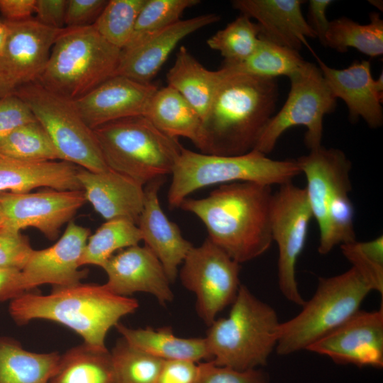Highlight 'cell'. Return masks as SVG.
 <instances>
[{
    "label": "cell",
    "mask_w": 383,
    "mask_h": 383,
    "mask_svg": "<svg viewBox=\"0 0 383 383\" xmlns=\"http://www.w3.org/2000/svg\"><path fill=\"white\" fill-rule=\"evenodd\" d=\"M141 240V232L135 223L126 219L106 221L89 235L80 266L96 265L102 268L117 250L138 245Z\"/></svg>",
    "instance_id": "d6a6232c"
},
{
    "label": "cell",
    "mask_w": 383,
    "mask_h": 383,
    "mask_svg": "<svg viewBox=\"0 0 383 383\" xmlns=\"http://www.w3.org/2000/svg\"><path fill=\"white\" fill-rule=\"evenodd\" d=\"M333 2L331 0H310L309 1L307 22L316 34V38L325 46V37L330 21L326 10Z\"/></svg>",
    "instance_id": "bcb514c9"
},
{
    "label": "cell",
    "mask_w": 383,
    "mask_h": 383,
    "mask_svg": "<svg viewBox=\"0 0 383 383\" xmlns=\"http://www.w3.org/2000/svg\"><path fill=\"white\" fill-rule=\"evenodd\" d=\"M35 121L29 106L14 93L0 98V143L18 128Z\"/></svg>",
    "instance_id": "b9f144b4"
},
{
    "label": "cell",
    "mask_w": 383,
    "mask_h": 383,
    "mask_svg": "<svg viewBox=\"0 0 383 383\" xmlns=\"http://www.w3.org/2000/svg\"><path fill=\"white\" fill-rule=\"evenodd\" d=\"M86 201L82 190L48 189L27 193L2 192H0V213L5 227L18 231L34 228L52 240Z\"/></svg>",
    "instance_id": "5bb4252c"
},
{
    "label": "cell",
    "mask_w": 383,
    "mask_h": 383,
    "mask_svg": "<svg viewBox=\"0 0 383 383\" xmlns=\"http://www.w3.org/2000/svg\"><path fill=\"white\" fill-rule=\"evenodd\" d=\"M306 62L299 51L274 43L260 36L254 52L245 60L221 68L230 74H245L262 78H288Z\"/></svg>",
    "instance_id": "1f68e13d"
},
{
    "label": "cell",
    "mask_w": 383,
    "mask_h": 383,
    "mask_svg": "<svg viewBox=\"0 0 383 383\" xmlns=\"http://www.w3.org/2000/svg\"><path fill=\"white\" fill-rule=\"evenodd\" d=\"M182 265L178 272L181 282L195 294L196 312L209 326L236 298L240 264L207 238L191 248Z\"/></svg>",
    "instance_id": "4fadbf2b"
},
{
    "label": "cell",
    "mask_w": 383,
    "mask_h": 383,
    "mask_svg": "<svg viewBox=\"0 0 383 383\" xmlns=\"http://www.w3.org/2000/svg\"><path fill=\"white\" fill-rule=\"evenodd\" d=\"M330 357L338 364L357 367L383 366V306L359 310L307 350Z\"/></svg>",
    "instance_id": "9a60e30c"
},
{
    "label": "cell",
    "mask_w": 383,
    "mask_h": 383,
    "mask_svg": "<svg viewBox=\"0 0 383 383\" xmlns=\"http://www.w3.org/2000/svg\"><path fill=\"white\" fill-rule=\"evenodd\" d=\"M157 89L152 82L116 74L72 102L84 121L94 130L111 121L145 116Z\"/></svg>",
    "instance_id": "e0dca14e"
},
{
    "label": "cell",
    "mask_w": 383,
    "mask_h": 383,
    "mask_svg": "<svg viewBox=\"0 0 383 383\" xmlns=\"http://www.w3.org/2000/svg\"><path fill=\"white\" fill-rule=\"evenodd\" d=\"M312 213L304 188L292 182L279 186L272 194L270 226L272 242L278 249L277 280L282 295L302 306L305 300L299 290L296 267L308 235Z\"/></svg>",
    "instance_id": "7c38bea8"
},
{
    "label": "cell",
    "mask_w": 383,
    "mask_h": 383,
    "mask_svg": "<svg viewBox=\"0 0 383 383\" xmlns=\"http://www.w3.org/2000/svg\"><path fill=\"white\" fill-rule=\"evenodd\" d=\"M121 52L93 25L65 28L57 35L37 82L57 95L76 100L116 75Z\"/></svg>",
    "instance_id": "5b68a950"
},
{
    "label": "cell",
    "mask_w": 383,
    "mask_h": 383,
    "mask_svg": "<svg viewBox=\"0 0 383 383\" xmlns=\"http://www.w3.org/2000/svg\"><path fill=\"white\" fill-rule=\"evenodd\" d=\"M34 249L21 231L0 228V268L22 270Z\"/></svg>",
    "instance_id": "60d3db41"
},
{
    "label": "cell",
    "mask_w": 383,
    "mask_h": 383,
    "mask_svg": "<svg viewBox=\"0 0 383 383\" xmlns=\"http://www.w3.org/2000/svg\"><path fill=\"white\" fill-rule=\"evenodd\" d=\"M90 235L89 228L71 221L54 245L34 250L21 270L26 292L43 284L62 287L81 282L87 272L79 270L80 260Z\"/></svg>",
    "instance_id": "ac0fdd59"
},
{
    "label": "cell",
    "mask_w": 383,
    "mask_h": 383,
    "mask_svg": "<svg viewBox=\"0 0 383 383\" xmlns=\"http://www.w3.org/2000/svg\"><path fill=\"white\" fill-rule=\"evenodd\" d=\"M0 153L28 161L61 160L50 137L37 120L8 135L0 143Z\"/></svg>",
    "instance_id": "e575fe53"
},
{
    "label": "cell",
    "mask_w": 383,
    "mask_h": 383,
    "mask_svg": "<svg viewBox=\"0 0 383 383\" xmlns=\"http://www.w3.org/2000/svg\"><path fill=\"white\" fill-rule=\"evenodd\" d=\"M272 187L249 182L221 184L201 199L186 198L179 208L204 224L208 238L238 262L263 255L272 243Z\"/></svg>",
    "instance_id": "6da1fadb"
},
{
    "label": "cell",
    "mask_w": 383,
    "mask_h": 383,
    "mask_svg": "<svg viewBox=\"0 0 383 383\" xmlns=\"http://www.w3.org/2000/svg\"><path fill=\"white\" fill-rule=\"evenodd\" d=\"M164 177L148 183L144 204L137 226L142 240L158 258L171 282L178 276L179 267L194 246L186 240L178 227L162 211L158 193Z\"/></svg>",
    "instance_id": "7402d4cb"
},
{
    "label": "cell",
    "mask_w": 383,
    "mask_h": 383,
    "mask_svg": "<svg viewBox=\"0 0 383 383\" xmlns=\"http://www.w3.org/2000/svg\"><path fill=\"white\" fill-rule=\"evenodd\" d=\"M369 3L373 5L374 6L377 7V9H381V11H382L383 4L382 1H379V0L369 1Z\"/></svg>",
    "instance_id": "816d5d0a"
},
{
    "label": "cell",
    "mask_w": 383,
    "mask_h": 383,
    "mask_svg": "<svg viewBox=\"0 0 383 383\" xmlns=\"http://www.w3.org/2000/svg\"><path fill=\"white\" fill-rule=\"evenodd\" d=\"M14 94L27 104L45 129L61 160L94 172L109 169L94 131L82 118L72 101L51 92L38 82L18 87Z\"/></svg>",
    "instance_id": "9c48e42d"
},
{
    "label": "cell",
    "mask_w": 383,
    "mask_h": 383,
    "mask_svg": "<svg viewBox=\"0 0 383 383\" xmlns=\"http://www.w3.org/2000/svg\"><path fill=\"white\" fill-rule=\"evenodd\" d=\"M17 85L0 70V98L14 93Z\"/></svg>",
    "instance_id": "681fc988"
},
{
    "label": "cell",
    "mask_w": 383,
    "mask_h": 383,
    "mask_svg": "<svg viewBox=\"0 0 383 383\" xmlns=\"http://www.w3.org/2000/svg\"><path fill=\"white\" fill-rule=\"evenodd\" d=\"M165 134L184 137L201 152L203 149V121L197 111L174 89L158 88L145 116Z\"/></svg>",
    "instance_id": "4316f807"
},
{
    "label": "cell",
    "mask_w": 383,
    "mask_h": 383,
    "mask_svg": "<svg viewBox=\"0 0 383 383\" xmlns=\"http://www.w3.org/2000/svg\"><path fill=\"white\" fill-rule=\"evenodd\" d=\"M26 292L21 270L0 268V301H11Z\"/></svg>",
    "instance_id": "7dc6e473"
},
{
    "label": "cell",
    "mask_w": 383,
    "mask_h": 383,
    "mask_svg": "<svg viewBox=\"0 0 383 383\" xmlns=\"http://www.w3.org/2000/svg\"><path fill=\"white\" fill-rule=\"evenodd\" d=\"M108 1L67 0L65 28H77L94 23Z\"/></svg>",
    "instance_id": "7bdbcfd3"
},
{
    "label": "cell",
    "mask_w": 383,
    "mask_h": 383,
    "mask_svg": "<svg viewBox=\"0 0 383 383\" xmlns=\"http://www.w3.org/2000/svg\"><path fill=\"white\" fill-rule=\"evenodd\" d=\"M102 268L108 277L104 286L115 294L129 297L135 292H145L162 305L174 299L171 282L161 262L145 245L120 250Z\"/></svg>",
    "instance_id": "d6986e66"
},
{
    "label": "cell",
    "mask_w": 383,
    "mask_h": 383,
    "mask_svg": "<svg viewBox=\"0 0 383 383\" xmlns=\"http://www.w3.org/2000/svg\"><path fill=\"white\" fill-rule=\"evenodd\" d=\"M79 167L65 160L28 161L0 153V192L27 193L40 187L82 190Z\"/></svg>",
    "instance_id": "d4e9b609"
},
{
    "label": "cell",
    "mask_w": 383,
    "mask_h": 383,
    "mask_svg": "<svg viewBox=\"0 0 383 383\" xmlns=\"http://www.w3.org/2000/svg\"><path fill=\"white\" fill-rule=\"evenodd\" d=\"M198 365L185 360H164L155 383H194Z\"/></svg>",
    "instance_id": "ee69618b"
},
{
    "label": "cell",
    "mask_w": 383,
    "mask_h": 383,
    "mask_svg": "<svg viewBox=\"0 0 383 383\" xmlns=\"http://www.w3.org/2000/svg\"><path fill=\"white\" fill-rule=\"evenodd\" d=\"M197 365L194 383H268L266 374L257 369L237 370L216 365L211 360Z\"/></svg>",
    "instance_id": "ab89813d"
},
{
    "label": "cell",
    "mask_w": 383,
    "mask_h": 383,
    "mask_svg": "<svg viewBox=\"0 0 383 383\" xmlns=\"http://www.w3.org/2000/svg\"><path fill=\"white\" fill-rule=\"evenodd\" d=\"M110 355L116 383H155L164 361L131 346L123 338Z\"/></svg>",
    "instance_id": "8d00e7d4"
},
{
    "label": "cell",
    "mask_w": 383,
    "mask_h": 383,
    "mask_svg": "<svg viewBox=\"0 0 383 383\" xmlns=\"http://www.w3.org/2000/svg\"><path fill=\"white\" fill-rule=\"evenodd\" d=\"M223 70L225 77L203 120L201 152L240 155L254 149L274 116L279 87L277 79L230 74Z\"/></svg>",
    "instance_id": "7a4b0ae2"
},
{
    "label": "cell",
    "mask_w": 383,
    "mask_h": 383,
    "mask_svg": "<svg viewBox=\"0 0 383 383\" xmlns=\"http://www.w3.org/2000/svg\"><path fill=\"white\" fill-rule=\"evenodd\" d=\"M36 0H0V13L6 21H21L33 18Z\"/></svg>",
    "instance_id": "c3c4849f"
},
{
    "label": "cell",
    "mask_w": 383,
    "mask_h": 383,
    "mask_svg": "<svg viewBox=\"0 0 383 383\" xmlns=\"http://www.w3.org/2000/svg\"><path fill=\"white\" fill-rule=\"evenodd\" d=\"M3 227H5L4 226V221L2 216H1V215L0 213V228H3Z\"/></svg>",
    "instance_id": "f5cc1de1"
},
{
    "label": "cell",
    "mask_w": 383,
    "mask_h": 383,
    "mask_svg": "<svg viewBox=\"0 0 383 383\" xmlns=\"http://www.w3.org/2000/svg\"><path fill=\"white\" fill-rule=\"evenodd\" d=\"M7 34V27L4 20L0 18V50L1 49L5 41Z\"/></svg>",
    "instance_id": "f907efd6"
},
{
    "label": "cell",
    "mask_w": 383,
    "mask_h": 383,
    "mask_svg": "<svg viewBox=\"0 0 383 383\" xmlns=\"http://www.w3.org/2000/svg\"><path fill=\"white\" fill-rule=\"evenodd\" d=\"M289 79L290 89L285 103L267 123L253 149L266 155L286 131L296 126L306 128L304 141L310 150L321 146L323 118L337 105L316 65L306 61Z\"/></svg>",
    "instance_id": "30bf717a"
},
{
    "label": "cell",
    "mask_w": 383,
    "mask_h": 383,
    "mask_svg": "<svg viewBox=\"0 0 383 383\" xmlns=\"http://www.w3.org/2000/svg\"><path fill=\"white\" fill-rule=\"evenodd\" d=\"M225 75L222 68L206 69L182 45L167 73V85L177 91L203 121Z\"/></svg>",
    "instance_id": "484cf974"
},
{
    "label": "cell",
    "mask_w": 383,
    "mask_h": 383,
    "mask_svg": "<svg viewBox=\"0 0 383 383\" xmlns=\"http://www.w3.org/2000/svg\"><path fill=\"white\" fill-rule=\"evenodd\" d=\"M116 328L131 346L163 360H211L205 338H180L170 327L132 328L120 323Z\"/></svg>",
    "instance_id": "83f0119b"
},
{
    "label": "cell",
    "mask_w": 383,
    "mask_h": 383,
    "mask_svg": "<svg viewBox=\"0 0 383 383\" xmlns=\"http://www.w3.org/2000/svg\"><path fill=\"white\" fill-rule=\"evenodd\" d=\"M77 177L86 200L106 221L126 219L138 223L144 204L143 184L110 168L94 172L79 167Z\"/></svg>",
    "instance_id": "603a6c76"
},
{
    "label": "cell",
    "mask_w": 383,
    "mask_h": 383,
    "mask_svg": "<svg viewBox=\"0 0 383 383\" xmlns=\"http://www.w3.org/2000/svg\"><path fill=\"white\" fill-rule=\"evenodd\" d=\"M67 0H36L35 18L41 23L58 30L65 28Z\"/></svg>",
    "instance_id": "f6af8a7d"
},
{
    "label": "cell",
    "mask_w": 383,
    "mask_h": 383,
    "mask_svg": "<svg viewBox=\"0 0 383 383\" xmlns=\"http://www.w3.org/2000/svg\"><path fill=\"white\" fill-rule=\"evenodd\" d=\"M308 202L318 224L319 235L329 227L344 228L354 221V207L349 197L352 190V163L340 149L322 145L296 159Z\"/></svg>",
    "instance_id": "8fae6325"
},
{
    "label": "cell",
    "mask_w": 383,
    "mask_h": 383,
    "mask_svg": "<svg viewBox=\"0 0 383 383\" xmlns=\"http://www.w3.org/2000/svg\"><path fill=\"white\" fill-rule=\"evenodd\" d=\"M372 291L352 267L340 274L320 277L315 293L301 311L281 322L275 351L287 355L306 350L359 311Z\"/></svg>",
    "instance_id": "ba28073f"
},
{
    "label": "cell",
    "mask_w": 383,
    "mask_h": 383,
    "mask_svg": "<svg viewBox=\"0 0 383 383\" xmlns=\"http://www.w3.org/2000/svg\"><path fill=\"white\" fill-rule=\"evenodd\" d=\"M60 355L30 352L16 340L0 336V383H49Z\"/></svg>",
    "instance_id": "f1b7e54d"
},
{
    "label": "cell",
    "mask_w": 383,
    "mask_h": 383,
    "mask_svg": "<svg viewBox=\"0 0 383 383\" xmlns=\"http://www.w3.org/2000/svg\"><path fill=\"white\" fill-rule=\"evenodd\" d=\"M300 174L296 160H273L255 150L221 156L183 147L171 174L167 201L171 208H179L189 194L206 187L239 182L280 186Z\"/></svg>",
    "instance_id": "8992f818"
},
{
    "label": "cell",
    "mask_w": 383,
    "mask_h": 383,
    "mask_svg": "<svg viewBox=\"0 0 383 383\" xmlns=\"http://www.w3.org/2000/svg\"><path fill=\"white\" fill-rule=\"evenodd\" d=\"M301 0H234L232 5L240 13L257 21L260 36L274 43L299 51L306 46L316 53L307 38H316L305 18Z\"/></svg>",
    "instance_id": "cb8c5ba5"
},
{
    "label": "cell",
    "mask_w": 383,
    "mask_h": 383,
    "mask_svg": "<svg viewBox=\"0 0 383 383\" xmlns=\"http://www.w3.org/2000/svg\"><path fill=\"white\" fill-rule=\"evenodd\" d=\"M325 46L339 52L355 48L370 57L383 54V20L379 13L370 15V23L360 24L349 18L330 21L325 37Z\"/></svg>",
    "instance_id": "4dcf8cb0"
},
{
    "label": "cell",
    "mask_w": 383,
    "mask_h": 383,
    "mask_svg": "<svg viewBox=\"0 0 383 383\" xmlns=\"http://www.w3.org/2000/svg\"><path fill=\"white\" fill-rule=\"evenodd\" d=\"M260 29L248 16L240 13L224 28L218 30L206 41L208 46L220 52L223 65L243 62L256 49Z\"/></svg>",
    "instance_id": "836d02e7"
},
{
    "label": "cell",
    "mask_w": 383,
    "mask_h": 383,
    "mask_svg": "<svg viewBox=\"0 0 383 383\" xmlns=\"http://www.w3.org/2000/svg\"><path fill=\"white\" fill-rule=\"evenodd\" d=\"M138 306L136 299L115 294L104 284L79 282L53 287L45 295L26 292L10 301L9 313L18 325L35 319L58 323L79 335L86 345L108 350L109 331Z\"/></svg>",
    "instance_id": "3957f363"
},
{
    "label": "cell",
    "mask_w": 383,
    "mask_h": 383,
    "mask_svg": "<svg viewBox=\"0 0 383 383\" xmlns=\"http://www.w3.org/2000/svg\"><path fill=\"white\" fill-rule=\"evenodd\" d=\"M49 383H116L110 352L85 343L60 355Z\"/></svg>",
    "instance_id": "f546056e"
},
{
    "label": "cell",
    "mask_w": 383,
    "mask_h": 383,
    "mask_svg": "<svg viewBox=\"0 0 383 383\" xmlns=\"http://www.w3.org/2000/svg\"><path fill=\"white\" fill-rule=\"evenodd\" d=\"M315 57L333 94L346 104L350 121L361 118L370 128L381 127L383 94L376 87L370 62L356 60L346 68L335 69Z\"/></svg>",
    "instance_id": "44dd1931"
},
{
    "label": "cell",
    "mask_w": 383,
    "mask_h": 383,
    "mask_svg": "<svg viewBox=\"0 0 383 383\" xmlns=\"http://www.w3.org/2000/svg\"><path fill=\"white\" fill-rule=\"evenodd\" d=\"M219 20L220 16L216 13L180 19L146 39L125 47L121 52L116 75H122L140 82H151L182 39Z\"/></svg>",
    "instance_id": "ffe728a7"
},
{
    "label": "cell",
    "mask_w": 383,
    "mask_h": 383,
    "mask_svg": "<svg viewBox=\"0 0 383 383\" xmlns=\"http://www.w3.org/2000/svg\"><path fill=\"white\" fill-rule=\"evenodd\" d=\"M145 0H109L93 24L109 43L122 50L131 40Z\"/></svg>",
    "instance_id": "d590c367"
},
{
    "label": "cell",
    "mask_w": 383,
    "mask_h": 383,
    "mask_svg": "<svg viewBox=\"0 0 383 383\" xmlns=\"http://www.w3.org/2000/svg\"><path fill=\"white\" fill-rule=\"evenodd\" d=\"M4 21L7 34L0 50V70L18 87L37 82L61 30L48 27L35 18Z\"/></svg>",
    "instance_id": "2e32d148"
},
{
    "label": "cell",
    "mask_w": 383,
    "mask_h": 383,
    "mask_svg": "<svg viewBox=\"0 0 383 383\" xmlns=\"http://www.w3.org/2000/svg\"><path fill=\"white\" fill-rule=\"evenodd\" d=\"M281 322L274 309L240 284L226 317L216 318L205 337L216 365L248 370L267 364Z\"/></svg>",
    "instance_id": "277c9868"
},
{
    "label": "cell",
    "mask_w": 383,
    "mask_h": 383,
    "mask_svg": "<svg viewBox=\"0 0 383 383\" xmlns=\"http://www.w3.org/2000/svg\"><path fill=\"white\" fill-rule=\"evenodd\" d=\"M199 2V0H145L126 46L138 43L177 22L186 9Z\"/></svg>",
    "instance_id": "74e56055"
},
{
    "label": "cell",
    "mask_w": 383,
    "mask_h": 383,
    "mask_svg": "<svg viewBox=\"0 0 383 383\" xmlns=\"http://www.w3.org/2000/svg\"><path fill=\"white\" fill-rule=\"evenodd\" d=\"M93 131L107 167L143 186L171 174L183 148L145 116L111 121Z\"/></svg>",
    "instance_id": "52a82bcc"
},
{
    "label": "cell",
    "mask_w": 383,
    "mask_h": 383,
    "mask_svg": "<svg viewBox=\"0 0 383 383\" xmlns=\"http://www.w3.org/2000/svg\"><path fill=\"white\" fill-rule=\"evenodd\" d=\"M351 264L372 291L383 294V236L364 242L355 241L340 246Z\"/></svg>",
    "instance_id": "f35d334b"
}]
</instances>
